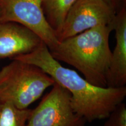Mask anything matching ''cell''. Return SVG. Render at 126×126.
Returning a JSON list of instances; mask_svg holds the SVG:
<instances>
[{
    "label": "cell",
    "instance_id": "1",
    "mask_svg": "<svg viewBox=\"0 0 126 126\" xmlns=\"http://www.w3.org/2000/svg\"><path fill=\"white\" fill-rule=\"evenodd\" d=\"M40 68L54 82L64 88L71 94V103L74 111L92 122L108 118L116 107L124 102L126 86L101 88L88 82L75 71L61 65L50 54L43 42L31 53L12 58Z\"/></svg>",
    "mask_w": 126,
    "mask_h": 126
},
{
    "label": "cell",
    "instance_id": "2",
    "mask_svg": "<svg viewBox=\"0 0 126 126\" xmlns=\"http://www.w3.org/2000/svg\"><path fill=\"white\" fill-rule=\"evenodd\" d=\"M111 25L101 26L63 40L49 51L57 61L73 66L93 85L107 87L111 51L109 36Z\"/></svg>",
    "mask_w": 126,
    "mask_h": 126
},
{
    "label": "cell",
    "instance_id": "3",
    "mask_svg": "<svg viewBox=\"0 0 126 126\" xmlns=\"http://www.w3.org/2000/svg\"><path fill=\"white\" fill-rule=\"evenodd\" d=\"M54 82L37 66L12 60L0 71V101L20 109H28Z\"/></svg>",
    "mask_w": 126,
    "mask_h": 126
},
{
    "label": "cell",
    "instance_id": "4",
    "mask_svg": "<svg viewBox=\"0 0 126 126\" xmlns=\"http://www.w3.org/2000/svg\"><path fill=\"white\" fill-rule=\"evenodd\" d=\"M86 123L72 108L68 91L54 82L37 106L32 109L26 126H86Z\"/></svg>",
    "mask_w": 126,
    "mask_h": 126
},
{
    "label": "cell",
    "instance_id": "5",
    "mask_svg": "<svg viewBox=\"0 0 126 126\" xmlns=\"http://www.w3.org/2000/svg\"><path fill=\"white\" fill-rule=\"evenodd\" d=\"M0 22H13L31 30L48 49L59 43L56 34L47 22L42 0H0Z\"/></svg>",
    "mask_w": 126,
    "mask_h": 126
},
{
    "label": "cell",
    "instance_id": "6",
    "mask_svg": "<svg viewBox=\"0 0 126 126\" xmlns=\"http://www.w3.org/2000/svg\"><path fill=\"white\" fill-rule=\"evenodd\" d=\"M116 12L103 0H77L66 16L58 40H63L87 30L110 26Z\"/></svg>",
    "mask_w": 126,
    "mask_h": 126
},
{
    "label": "cell",
    "instance_id": "7",
    "mask_svg": "<svg viewBox=\"0 0 126 126\" xmlns=\"http://www.w3.org/2000/svg\"><path fill=\"white\" fill-rule=\"evenodd\" d=\"M43 42L35 33L13 22H0V59L32 53Z\"/></svg>",
    "mask_w": 126,
    "mask_h": 126
},
{
    "label": "cell",
    "instance_id": "8",
    "mask_svg": "<svg viewBox=\"0 0 126 126\" xmlns=\"http://www.w3.org/2000/svg\"><path fill=\"white\" fill-rule=\"evenodd\" d=\"M115 31L116 46L111 51L107 87L121 88L126 85V5L116 14L111 23Z\"/></svg>",
    "mask_w": 126,
    "mask_h": 126
},
{
    "label": "cell",
    "instance_id": "9",
    "mask_svg": "<svg viewBox=\"0 0 126 126\" xmlns=\"http://www.w3.org/2000/svg\"><path fill=\"white\" fill-rule=\"evenodd\" d=\"M77 0H42L45 18L57 37L60 33L68 12Z\"/></svg>",
    "mask_w": 126,
    "mask_h": 126
},
{
    "label": "cell",
    "instance_id": "10",
    "mask_svg": "<svg viewBox=\"0 0 126 126\" xmlns=\"http://www.w3.org/2000/svg\"><path fill=\"white\" fill-rule=\"evenodd\" d=\"M32 109H20L8 102L0 101V126H26Z\"/></svg>",
    "mask_w": 126,
    "mask_h": 126
},
{
    "label": "cell",
    "instance_id": "11",
    "mask_svg": "<svg viewBox=\"0 0 126 126\" xmlns=\"http://www.w3.org/2000/svg\"><path fill=\"white\" fill-rule=\"evenodd\" d=\"M104 126H126V105L124 102L118 105L106 118Z\"/></svg>",
    "mask_w": 126,
    "mask_h": 126
},
{
    "label": "cell",
    "instance_id": "12",
    "mask_svg": "<svg viewBox=\"0 0 126 126\" xmlns=\"http://www.w3.org/2000/svg\"><path fill=\"white\" fill-rule=\"evenodd\" d=\"M115 12H117L125 5L126 0H103Z\"/></svg>",
    "mask_w": 126,
    "mask_h": 126
},
{
    "label": "cell",
    "instance_id": "13",
    "mask_svg": "<svg viewBox=\"0 0 126 126\" xmlns=\"http://www.w3.org/2000/svg\"><path fill=\"white\" fill-rule=\"evenodd\" d=\"M0 18H1V11H0Z\"/></svg>",
    "mask_w": 126,
    "mask_h": 126
}]
</instances>
